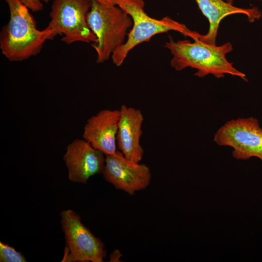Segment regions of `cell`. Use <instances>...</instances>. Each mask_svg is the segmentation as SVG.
I'll use <instances>...</instances> for the list:
<instances>
[{
  "mask_svg": "<svg viewBox=\"0 0 262 262\" xmlns=\"http://www.w3.org/2000/svg\"><path fill=\"white\" fill-rule=\"evenodd\" d=\"M9 10V19L0 33L1 52L9 61L20 62L37 55L45 43L53 39L48 27L40 30L29 9L19 0H5Z\"/></svg>",
  "mask_w": 262,
  "mask_h": 262,
  "instance_id": "1",
  "label": "cell"
},
{
  "mask_svg": "<svg viewBox=\"0 0 262 262\" xmlns=\"http://www.w3.org/2000/svg\"><path fill=\"white\" fill-rule=\"evenodd\" d=\"M194 41H174L170 37L165 43V48L173 56L170 65L175 70L191 67L197 70L195 75L199 78L212 74L221 78L229 74L247 81L246 74L237 69L226 58L227 54L233 50L230 42L217 46L205 43L199 38Z\"/></svg>",
  "mask_w": 262,
  "mask_h": 262,
  "instance_id": "2",
  "label": "cell"
},
{
  "mask_svg": "<svg viewBox=\"0 0 262 262\" xmlns=\"http://www.w3.org/2000/svg\"><path fill=\"white\" fill-rule=\"evenodd\" d=\"M117 6L131 16L133 24L127 40L114 51L111 56L116 66H119L123 63L134 48L142 43L149 41L156 34L174 31L193 40L201 35L170 17L158 19L148 16L144 11L143 0H121Z\"/></svg>",
  "mask_w": 262,
  "mask_h": 262,
  "instance_id": "3",
  "label": "cell"
},
{
  "mask_svg": "<svg viewBox=\"0 0 262 262\" xmlns=\"http://www.w3.org/2000/svg\"><path fill=\"white\" fill-rule=\"evenodd\" d=\"M88 25L97 39L91 46L95 50L97 63H103L125 42L132 26L131 16L117 5L105 6L92 0L87 16Z\"/></svg>",
  "mask_w": 262,
  "mask_h": 262,
  "instance_id": "4",
  "label": "cell"
},
{
  "mask_svg": "<svg viewBox=\"0 0 262 262\" xmlns=\"http://www.w3.org/2000/svg\"><path fill=\"white\" fill-rule=\"evenodd\" d=\"M91 6L92 0H54L47 27L54 37L63 35L62 41L67 45L79 42L96 43L97 39L87 21Z\"/></svg>",
  "mask_w": 262,
  "mask_h": 262,
  "instance_id": "5",
  "label": "cell"
},
{
  "mask_svg": "<svg viewBox=\"0 0 262 262\" xmlns=\"http://www.w3.org/2000/svg\"><path fill=\"white\" fill-rule=\"evenodd\" d=\"M213 141L220 146L231 147L232 156L237 160L257 157L262 163V128L255 118L228 121L218 130Z\"/></svg>",
  "mask_w": 262,
  "mask_h": 262,
  "instance_id": "6",
  "label": "cell"
},
{
  "mask_svg": "<svg viewBox=\"0 0 262 262\" xmlns=\"http://www.w3.org/2000/svg\"><path fill=\"white\" fill-rule=\"evenodd\" d=\"M61 223L67 247L76 261L102 262L106 257L103 243L94 235L72 210L61 213Z\"/></svg>",
  "mask_w": 262,
  "mask_h": 262,
  "instance_id": "7",
  "label": "cell"
},
{
  "mask_svg": "<svg viewBox=\"0 0 262 262\" xmlns=\"http://www.w3.org/2000/svg\"><path fill=\"white\" fill-rule=\"evenodd\" d=\"M102 173L107 182L131 195L146 189L151 179L148 166L129 161L118 150L113 155H105Z\"/></svg>",
  "mask_w": 262,
  "mask_h": 262,
  "instance_id": "8",
  "label": "cell"
},
{
  "mask_svg": "<svg viewBox=\"0 0 262 262\" xmlns=\"http://www.w3.org/2000/svg\"><path fill=\"white\" fill-rule=\"evenodd\" d=\"M64 160L68 169V179L85 183L91 177L102 173L105 155L84 139H77L66 147Z\"/></svg>",
  "mask_w": 262,
  "mask_h": 262,
  "instance_id": "9",
  "label": "cell"
},
{
  "mask_svg": "<svg viewBox=\"0 0 262 262\" xmlns=\"http://www.w3.org/2000/svg\"><path fill=\"white\" fill-rule=\"evenodd\" d=\"M120 115L119 109L100 111L88 119L83 139L105 155L115 154Z\"/></svg>",
  "mask_w": 262,
  "mask_h": 262,
  "instance_id": "10",
  "label": "cell"
},
{
  "mask_svg": "<svg viewBox=\"0 0 262 262\" xmlns=\"http://www.w3.org/2000/svg\"><path fill=\"white\" fill-rule=\"evenodd\" d=\"M116 136L117 146L129 161L139 163L144 151L140 144L144 116L138 109L122 105Z\"/></svg>",
  "mask_w": 262,
  "mask_h": 262,
  "instance_id": "11",
  "label": "cell"
},
{
  "mask_svg": "<svg viewBox=\"0 0 262 262\" xmlns=\"http://www.w3.org/2000/svg\"><path fill=\"white\" fill-rule=\"evenodd\" d=\"M202 14L209 23L208 32L201 34L199 39L208 44L216 45L218 29L221 20L233 14H243L247 16L248 22L258 20L262 16L261 10L256 7L243 8L234 6L225 0H195Z\"/></svg>",
  "mask_w": 262,
  "mask_h": 262,
  "instance_id": "12",
  "label": "cell"
},
{
  "mask_svg": "<svg viewBox=\"0 0 262 262\" xmlns=\"http://www.w3.org/2000/svg\"><path fill=\"white\" fill-rule=\"evenodd\" d=\"M0 262H26V259L22 253L7 244L0 243Z\"/></svg>",
  "mask_w": 262,
  "mask_h": 262,
  "instance_id": "13",
  "label": "cell"
},
{
  "mask_svg": "<svg viewBox=\"0 0 262 262\" xmlns=\"http://www.w3.org/2000/svg\"><path fill=\"white\" fill-rule=\"evenodd\" d=\"M29 10L38 12L43 9V2L47 3L49 0H19Z\"/></svg>",
  "mask_w": 262,
  "mask_h": 262,
  "instance_id": "14",
  "label": "cell"
},
{
  "mask_svg": "<svg viewBox=\"0 0 262 262\" xmlns=\"http://www.w3.org/2000/svg\"><path fill=\"white\" fill-rule=\"evenodd\" d=\"M122 254L119 250H115L110 255L109 257V262H121L120 258Z\"/></svg>",
  "mask_w": 262,
  "mask_h": 262,
  "instance_id": "15",
  "label": "cell"
},
{
  "mask_svg": "<svg viewBox=\"0 0 262 262\" xmlns=\"http://www.w3.org/2000/svg\"><path fill=\"white\" fill-rule=\"evenodd\" d=\"M98 2L105 6H114L118 5L121 0H95Z\"/></svg>",
  "mask_w": 262,
  "mask_h": 262,
  "instance_id": "16",
  "label": "cell"
},
{
  "mask_svg": "<svg viewBox=\"0 0 262 262\" xmlns=\"http://www.w3.org/2000/svg\"><path fill=\"white\" fill-rule=\"evenodd\" d=\"M226 0L227 2L230 3V4H233V0Z\"/></svg>",
  "mask_w": 262,
  "mask_h": 262,
  "instance_id": "17",
  "label": "cell"
}]
</instances>
